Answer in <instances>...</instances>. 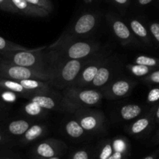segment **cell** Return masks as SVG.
<instances>
[{
  "instance_id": "cell-1",
  "label": "cell",
  "mask_w": 159,
  "mask_h": 159,
  "mask_svg": "<svg viewBox=\"0 0 159 159\" xmlns=\"http://www.w3.org/2000/svg\"><path fill=\"white\" fill-rule=\"evenodd\" d=\"M103 47L93 40H78L63 43H54L47 48L50 64L57 60L85 59L97 54Z\"/></svg>"
},
{
  "instance_id": "cell-2",
  "label": "cell",
  "mask_w": 159,
  "mask_h": 159,
  "mask_svg": "<svg viewBox=\"0 0 159 159\" xmlns=\"http://www.w3.org/2000/svg\"><path fill=\"white\" fill-rule=\"evenodd\" d=\"M95 55L85 59L57 60L52 62V78L48 83L59 91H62L65 89L71 86L82 68L93 58Z\"/></svg>"
},
{
  "instance_id": "cell-3",
  "label": "cell",
  "mask_w": 159,
  "mask_h": 159,
  "mask_svg": "<svg viewBox=\"0 0 159 159\" xmlns=\"http://www.w3.org/2000/svg\"><path fill=\"white\" fill-rule=\"evenodd\" d=\"M61 94L64 110L70 113L81 109L97 107L103 98L100 90L83 87L70 86L62 90Z\"/></svg>"
},
{
  "instance_id": "cell-4",
  "label": "cell",
  "mask_w": 159,
  "mask_h": 159,
  "mask_svg": "<svg viewBox=\"0 0 159 159\" xmlns=\"http://www.w3.org/2000/svg\"><path fill=\"white\" fill-rule=\"evenodd\" d=\"M43 48L45 47L24 51H2L0 52V57L16 65L51 72L49 55L47 48Z\"/></svg>"
},
{
  "instance_id": "cell-5",
  "label": "cell",
  "mask_w": 159,
  "mask_h": 159,
  "mask_svg": "<svg viewBox=\"0 0 159 159\" xmlns=\"http://www.w3.org/2000/svg\"><path fill=\"white\" fill-rule=\"evenodd\" d=\"M99 16L97 14L85 12L70 25L55 43L88 39L99 26Z\"/></svg>"
},
{
  "instance_id": "cell-6",
  "label": "cell",
  "mask_w": 159,
  "mask_h": 159,
  "mask_svg": "<svg viewBox=\"0 0 159 159\" xmlns=\"http://www.w3.org/2000/svg\"><path fill=\"white\" fill-rule=\"evenodd\" d=\"M0 76L18 82L24 79H38L48 82L52 78L51 71L20 66L7 61L1 57H0Z\"/></svg>"
},
{
  "instance_id": "cell-7",
  "label": "cell",
  "mask_w": 159,
  "mask_h": 159,
  "mask_svg": "<svg viewBox=\"0 0 159 159\" xmlns=\"http://www.w3.org/2000/svg\"><path fill=\"white\" fill-rule=\"evenodd\" d=\"M111 54V48L108 47H103L93 57V58L82 68L71 86L88 88L89 85L96 77L99 68L105 63V61Z\"/></svg>"
},
{
  "instance_id": "cell-8",
  "label": "cell",
  "mask_w": 159,
  "mask_h": 159,
  "mask_svg": "<svg viewBox=\"0 0 159 159\" xmlns=\"http://www.w3.org/2000/svg\"><path fill=\"white\" fill-rule=\"evenodd\" d=\"M73 117L78 120L88 134H99L104 131L105 114L102 111L91 108L81 109L72 113Z\"/></svg>"
},
{
  "instance_id": "cell-9",
  "label": "cell",
  "mask_w": 159,
  "mask_h": 159,
  "mask_svg": "<svg viewBox=\"0 0 159 159\" xmlns=\"http://www.w3.org/2000/svg\"><path fill=\"white\" fill-rule=\"evenodd\" d=\"M121 63L116 54H111L105 63L101 66L93 82L88 88L102 90L120 72Z\"/></svg>"
},
{
  "instance_id": "cell-10",
  "label": "cell",
  "mask_w": 159,
  "mask_h": 159,
  "mask_svg": "<svg viewBox=\"0 0 159 159\" xmlns=\"http://www.w3.org/2000/svg\"><path fill=\"white\" fill-rule=\"evenodd\" d=\"M136 85V81L130 78L116 77L101 92L107 99H120L127 97Z\"/></svg>"
},
{
  "instance_id": "cell-11",
  "label": "cell",
  "mask_w": 159,
  "mask_h": 159,
  "mask_svg": "<svg viewBox=\"0 0 159 159\" xmlns=\"http://www.w3.org/2000/svg\"><path fill=\"white\" fill-rule=\"evenodd\" d=\"M107 21L108 23L110 30L116 39L119 40L122 46H132L138 45V39L136 38L128 24L121 20L119 17L113 14L109 13L107 16Z\"/></svg>"
},
{
  "instance_id": "cell-12",
  "label": "cell",
  "mask_w": 159,
  "mask_h": 159,
  "mask_svg": "<svg viewBox=\"0 0 159 159\" xmlns=\"http://www.w3.org/2000/svg\"><path fill=\"white\" fill-rule=\"evenodd\" d=\"M65 142L55 138H49L37 143L31 149V158H47L60 156L66 151Z\"/></svg>"
},
{
  "instance_id": "cell-13",
  "label": "cell",
  "mask_w": 159,
  "mask_h": 159,
  "mask_svg": "<svg viewBox=\"0 0 159 159\" xmlns=\"http://www.w3.org/2000/svg\"><path fill=\"white\" fill-rule=\"evenodd\" d=\"M30 120L17 119L0 124V129L11 137H21L33 125Z\"/></svg>"
},
{
  "instance_id": "cell-14",
  "label": "cell",
  "mask_w": 159,
  "mask_h": 159,
  "mask_svg": "<svg viewBox=\"0 0 159 159\" xmlns=\"http://www.w3.org/2000/svg\"><path fill=\"white\" fill-rule=\"evenodd\" d=\"M18 13L34 17H46L50 12L43 8L34 6L26 0H11Z\"/></svg>"
},
{
  "instance_id": "cell-15",
  "label": "cell",
  "mask_w": 159,
  "mask_h": 159,
  "mask_svg": "<svg viewBox=\"0 0 159 159\" xmlns=\"http://www.w3.org/2000/svg\"><path fill=\"white\" fill-rule=\"evenodd\" d=\"M61 98L48 95H35L29 100L36 102L47 110L65 111L61 102Z\"/></svg>"
},
{
  "instance_id": "cell-16",
  "label": "cell",
  "mask_w": 159,
  "mask_h": 159,
  "mask_svg": "<svg viewBox=\"0 0 159 159\" xmlns=\"http://www.w3.org/2000/svg\"><path fill=\"white\" fill-rule=\"evenodd\" d=\"M0 89L12 92L20 97L27 99H30L31 97L37 95L34 92L24 88L18 81L12 80V79H6L1 76H0Z\"/></svg>"
},
{
  "instance_id": "cell-17",
  "label": "cell",
  "mask_w": 159,
  "mask_h": 159,
  "mask_svg": "<svg viewBox=\"0 0 159 159\" xmlns=\"http://www.w3.org/2000/svg\"><path fill=\"white\" fill-rule=\"evenodd\" d=\"M48 132V127L43 124H33L26 133L20 137L19 142L22 145H26L37 141L42 137L45 136Z\"/></svg>"
},
{
  "instance_id": "cell-18",
  "label": "cell",
  "mask_w": 159,
  "mask_h": 159,
  "mask_svg": "<svg viewBox=\"0 0 159 159\" xmlns=\"http://www.w3.org/2000/svg\"><path fill=\"white\" fill-rule=\"evenodd\" d=\"M151 124L150 117L148 116L138 117L136 120L126 127V131L130 135L134 137H139L144 134Z\"/></svg>"
},
{
  "instance_id": "cell-19",
  "label": "cell",
  "mask_w": 159,
  "mask_h": 159,
  "mask_svg": "<svg viewBox=\"0 0 159 159\" xmlns=\"http://www.w3.org/2000/svg\"><path fill=\"white\" fill-rule=\"evenodd\" d=\"M113 152V139L102 140L93 151L92 159H108Z\"/></svg>"
},
{
  "instance_id": "cell-20",
  "label": "cell",
  "mask_w": 159,
  "mask_h": 159,
  "mask_svg": "<svg viewBox=\"0 0 159 159\" xmlns=\"http://www.w3.org/2000/svg\"><path fill=\"white\" fill-rule=\"evenodd\" d=\"M64 130L67 136L71 138V139H81L88 134L74 117L65 122Z\"/></svg>"
},
{
  "instance_id": "cell-21",
  "label": "cell",
  "mask_w": 159,
  "mask_h": 159,
  "mask_svg": "<svg viewBox=\"0 0 159 159\" xmlns=\"http://www.w3.org/2000/svg\"><path fill=\"white\" fill-rule=\"evenodd\" d=\"M143 111V108L136 103H129L120 107L119 110L121 119L124 120H132L139 117Z\"/></svg>"
},
{
  "instance_id": "cell-22",
  "label": "cell",
  "mask_w": 159,
  "mask_h": 159,
  "mask_svg": "<svg viewBox=\"0 0 159 159\" xmlns=\"http://www.w3.org/2000/svg\"><path fill=\"white\" fill-rule=\"evenodd\" d=\"M22 112L26 116L32 118H43L48 114V110H45L40 105L30 100L23 105Z\"/></svg>"
},
{
  "instance_id": "cell-23",
  "label": "cell",
  "mask_w": 159,
  "mask_h": 159,
  "mask_svg": "<svg viewBox=\"0 0 159 159\" xmlns=\"http://www.w3.org/2000/svg\"><path fill=\"white\" fill-rule=\"evenodd\" d=\"M128 26L130 30L134 34V35L138 39H141L143 40H147L148 37V33L145 26L143 25L141 22L137 19H130L128 20Z\"/></svg>"
},
{
  "instance_id": "cell-24",
  "label": "cell",
  "mask_w": 159,
  "mask_h": 159,
  "mask_svg": "<svg viewBox=\"0 0 159 159\" xmlns=\"http://www.w3.org/2000/svg\"><path fill=\"white\" fill-rule=\"evenodd\" d=\"M127 69L130 74L134 75L137 77H142L148 75L151 72L152 68L145 66V65H138V64H130L127 65Z\"/></svg>"
},
{
  "instance_id": "cell-25",
  "label": "cell",
  "mask_w": 159,
  "mask_h": 159,
  "mask_svg": "<svg viewBox=\"0 0 159 159\" xmlns=\"http://www.w3.org/2000/svg\"><path fill=\"white\" fill-rule=\"evenodd\" d=\"M24 50H31L30 48H25L20 44L13 43L12 41L6 40L0 36V52L2 51H24Z\"/></svg>"
},
{
  "instance_id": "cell-26",
  "label": "cell",
  "mask_w": 159,
  "mask_h": 159,
  "mask_svg": "<svg viewBox=\"0 0 159 159\" xmlns=\"http://www.w3.org/2000/svg\"><path fill=\"white\" fill-rule=\"evenodd\" d=\"M93 152L89 148H81L71 153L69 159H92Z\"/></svg>"
},
{
  "instance_id": "cell-27",
  "label": "cell",
  "mask_w": 159,
  "mask_h": 159,
  "mask_svg": "<svg viewBox=\"0 0 159 159\" xmlns=\"http://www.w3.org/2000/svg\"><path fill=\"white\" fill-rule=\"evenodd\" d=\"M134 64H138V65H145L148 67H155L158 64V61L153 57H148L145 55H140L138 56L134 61Z\"/></svg>"
},
{
  "instance_id": "cell-28",
  "label": "cell",
  "mask_w": 159,
  "mask_h": 159,
  "mask_svg": "<svg viewBox=\"0 0 159 159\" xmlns=\"http://www.w3.org/2000/svg\"><path fill=\"white\" fill-rule=\"evenodd\" d=\"M31 4L34 6H39L40 8H43L45 10L48 11L51 13L54 9V6L51 2V0H26Z\"/></svg>"
},
{
  "instance_id": "cell-29",
  "label": "cell",
  "mask_w": 159,
  "mask_h": 159,
  "mask_svg": "<svg viewBox=\"0 0 159 159\" xmlns=\"http://www.w3.org/2000/svg\"><path fill=\"white\" fill-rule=\"evenodd\" d=\"M0 9H2L6 12L18 13L16 9L13 6L11 0H0Z\"/></svg>"
},
{
  "instance_id": "cell-30",
  "label": "cell",
  "mask_w": 159,
  "mask_h": 159,
  "mask_svg": "<svg viewBox=\"0 0 159 159\" xmlns=\"http://www.w3.org/2000/svg\"><path fill=\"white\" fill-rule=\"evenodd\" d=\"M13 143V139L6 133L0 129V147L10 145Z\"/></svg>"
},
{
  "instance_id": "cell-31",
  "label": "cell",
  "mask_w": 159,
  "mask_h": 159,
  "mask_svg": "<svg viewBox=\"0 0 159 159\" xmlns=\"http://www.w3.org/2000/svg\"><path fill=\"white\" fill-rule=\"evenodd\" d=\"M3 90V93H2L1 96L3 99H4L6 102H12L16 99L17 96H19L18 95H16V93H12V92L8 91V90Z\"/></svg>"
},
{
  "instance_id": "cell-32",
  "label": "cell",
  "mask_w": 159,
  "mask_h": 159,
  "mask_svg": "<svg viewBox=\"0 0 159 159\" xmlns=\"http://www.w3.org/2000/svg\"><path fill=\"white\" fill-rule=\"evenodd\" d=\"M148 102H155L159 99V89L155 88L149 92L148 95Z\"/></svg>"
},
{
  "instance_id": "cell-33",
  "label": "cell",
  "mask_w": 159,
  "mask_h": 159,
  "mask_svg": "<svg viewBox=\"0 0 159 159\" xmlns=\"http://www.w3.org/2000/svg\"><path fill=\"white\" fill-rule=\"evenodd\" d=\"M150 31L152 35L159 42V23H153L150 25Z\"/></svg>"
},
{
  "instance_id": "cell-34",
  "label": "cell",
  "mask_w": 159,
  "mask_h": 159,
  "mask_svg": "<svg viewBox=\"0 0 159 159\" xmlns=\"http://www.w3.org/2000/svg\"><path fill=\"white\" fill-rule=\"evenodd\" d=\"M146 81L152 82V83H159V70L158 71H153L148 75V77H146Z\"/></svg>"
},
{
  "instance_id": "cell-35",
  "label": "cell",
  "mask_w": 159,
  "mask_h": 159,
  "mask_svg": "<svg viewBox=\"0 0 159 159\" xmlns=\"http://www.w3.org/2000/svg\"><path fill=\"white\" fill-rule=\"evenodd\" d=\"M0 159H17V158L5 150L2 147H0Z\"/></svg>"
},
{
  "instance_id": "cell-36",
  "label": "cell",
  "mask_w": 159,
  "mask_h": 159,
  "mask_svg": "<svg viewBox=\"0 0 159 159\" xmlns=\"http://www.w3.org/2000/svg\"><path fill=\"white\" fill-rule=\"evenodd\" d=\"M127 157H129V155H127V154L114 151V152L112 154L111 156H110L108 159H126Z\"/></svg>"
},
{
  "instance_id": "cell-37",
  "label": "cell",
  "mask_w": 159,
  "mask_h": 159,
  "mask_svg": "<svg viewBox=\"0 0 159 159\" xmlns=\"http://www.w3.org/2000/svg\"><path fill=\"white\" fill-rule=\"evenodd\" d=\"M8 111H9V109L6 107V105H4V103L0 102V120H2V118L5 117Z\"/></svg>"
},
{
  "instance_id": "cell-38",
  "label": "cell",
  "mask_w": 159,
  "mask_h": 159,
  "mask_svg": "<svg viewBox=\"0 0 159 159\" xmlns=\"http://www.w3.org/2000/svg\"><path fill=\"white\" fill-rule=\"evenodd\" d=\"M112 1L116 6H120V7H126L129 3V0H112Z\"/></svg>"
},
{
  "instance_id": "cell-39",
  "label": "cell",
  "mask_w": 159,
  "mask_h": 159,
  "mask_svg": "<svg viewBox=\"0 0 159 159\" xmlns=\"http://www.w3.org/2000/svg\"><path fill=\"white\" fill-rule=\"evenodd\" d=\"M152 2V0H138V3H139L141 6H146V5H148L149 3H151Z\"/></svg>"
},
{
  "instance_id": "cell-40",
  "label": "cell",
  "mask_w": 159,
  "mask_h": 159,
  "mask_svg": "<svg viewBox=\"0 0 159 159\" xmlns=\"http://www.w3.org/2000/svg\"><path fill=\"white\" fill-rule=\"evenodd\" d=\"M155 158H156L155 155H148V156H146L145 158H144L143 159H155Z\"/></svg>"
},
{
  "instance_id": "cell-41",
  "label": "cell",
  "mask_w": 159,
  "mask_h": 159,
  "mask_svg": "<svg viewBox=\"0 0 159 159\" xmlns=\"http://www.w3.org/2000/svg\"><path fill=\"white\" fill-rule=\"evenodd\" d=\"M31 159H61L59 156L52 157V158H31Z\"/></svg>"
},
{
  "instance_id": "cell-42",
  "label": "cell",
  "mask_w": 159,
  "mask_h": 159,
  "mask_svg": "<svg viewBox=\"0 0 159 159\" xmlns=\"http://www.w3.org/2000/svg\"><path fill=\"white\" fill-rule=\"evenodd\" d=\"M155 115H156L157 119L159 120V107H158V110H156V113H155Z\"/></svg>"
},
{
  "instance_id": "cell-43",
  "label": "cell",
  "mask_w": 159,
  "mask_h": 159,
  "mask_svg": "<svg viewBox=\"0 0 159 159\" xmlns=\"http://www.w3.org/2000/svg\"><path fill=\"white\" fill-rule=\"evenodd\" d=\"M158 136H159V132H158Z\"/></svg>"
}]
</instances>
